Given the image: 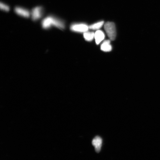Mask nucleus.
Here are the masks:
<instances>
[{
    "mask_svg": "<svg viewBox=\"0 0 160 160\" xmlns=\"http://www.w3.org/2000/svg\"><path fill=\"white\" fill-rule=\"evenodd\" d=\"M42 27L44 29H48L52 27H55L58 28L63 29L65 28V23L62 20L52 16L46 17L42 22Z\"/></svg>",
    "mask_w": 160,
    "mask_h": 160,
    "instance_id": "f257e3e1",
    "label": "nucleus"
},
{
    "mask_svg": "<svg viewBox=\"0 0 160 160\" xmlns=\"http://www.w3.org/2000/svg\"><path fill=\"white\" fill-rule=\"evenodd\" d=\"M104 29L110 39L112 41H114L117 36L115 23L112 22H107L105 24Z\"/></svg>",
    "mask_w": 160,
    "mask_h": 160,
    "instance_id": "f03ea898",
    "label": "nucleus"
},
{
    "mask_svg": "<svg viewBox=\"0 0 160 160\" xmlns=\"http://www.w3.org/2000/svg\"><path fill=\"white\" fill-rule=\"evenodd\" d=\"M71 31L77 32L85 33L89 29V26L83 23H75L70 27Z\"/></svg>",
    "mask_w": 160,
    "mask_h": 160,
    "instance_id": "7ed1b4c3",
    "label": "nucleus"
},
{
    "mask_svg": "<svg viewBox=\"0 0 160 160\" xmlns=\"http://www.w3.org/2000/svg\"><path fill=\"white\" fill-rule=\"evenodd\" d=\"M43 13L42 7L38 6L34 8L31 13L32 19L34 21H37L42 17Z\"/></svg>",
    "mask_w": 160,
    "mask_h": 160,
    "instance_id": "20e7f679",
    "label": "nucleus"
},
{
    "mask_svg": "<svg viewBox=\"0 0 160 160\" xmlns=\"http://www.w3.org/2000/svg\"><path fill=\"white\" fill-rule=\"evenodd\" d=\"M15 12L18 15L24 18H29L31 15V13L28 10L21 7H16Z\"/></svg>",
    "mask_w": 160,
    "mask_h": 160,
    "instance_id": "39448f33",
    "label": "nucleus"
},
{
    "mask_svg": "<svg viewBox=\"0 0 160 160\" xmlns=\"http://www.w3.org/2000/svg\"><path fill=\"white\" fill-rule=\"evenodd\" d=\"M102 143V140L99 136L95 137L92 141V144L94 147L95 150L97 153H99L101 151Z\"/></svg>",
    "mask_w": 160,
    "mask_h": 160,
    "instance_id": "423d86ee",
    "label": "nucleus"
},
{
    "mask_svg": "<svg viewBox=\"0 0 160 160\" xmlns=\"http://www.w3.org/2000/svg\"><path fill=\"white\" fill-rule=\"evenodd\" d=\"M105 35L103 32L98 30L95 33V38L97 45H98L104 39Z\"/></svg>",
    "mask_w": 160,
    "mask_h": 160,
    "instance_id": "0eeeda50",
    "label": "nucleus"
},
{
    "mask_svg": "<svg viewBox=\"0 0 160 160\" xmlns=\"http://www.w3.org/2000/svg\"><path fill=\"white\" fill-rule=\"evenodd\" d=\"M101 49L102 51L105 52H109L112 51V47L111 42L109 40H106L102 44Z\"/></svg>",
    "mask_w": 160,
    "mask_h": 160,
    "instance_id": "6e6552de",
    "label": "nucleus"
},
{
    "mask_svg": "<svg viewBox=\"0 0 160 160\" xmlns=\"http://www.w3.org/2000/svg\"><path fill=\"white\" fill-rule=\"evenodd\" d=\"M95 33L93 32H86L84 33L83 37L86 41H91L95 38Z\"/></svg>",
    "mask_w": 160,
    "mask_h": 160,
    "instance_id": "1a4fd4ad",
    "label": "nucleus"
},
{
    "mask_svg": "<svg viewBox=\"0 0 160 160\" xmlns=\"http://www.w3.org/2000/svg\"><path fill=\"white\" fill-rule=\"evenodd\" d=\"M104 22L103 21L98 22L97 23H94L93 24L89 26V29L92 30H99L102 27L104 24Z\"/></svg>",
    "mask_w": 160,
    "mask_h": 160,
    "instance_id": "9d476101",
    "label": "nucleus"
},
{
    "mask_svg": "<svg viewBox=\"0 0 160 160\" xmlns=\"http://www.w3.org/2000/svg\"><path fill=\"white\" fill-rule=\"evenodd\" d=\"M0 8L1 10L5 12H8L10 10L9 6L2 2H1L0 4Z\"/></svg>",
    "mask_w": 160,
    "mask_h": 160,
    "instance_id": "9b49d317",
    "label": "nucleus"
}]
</instances>
